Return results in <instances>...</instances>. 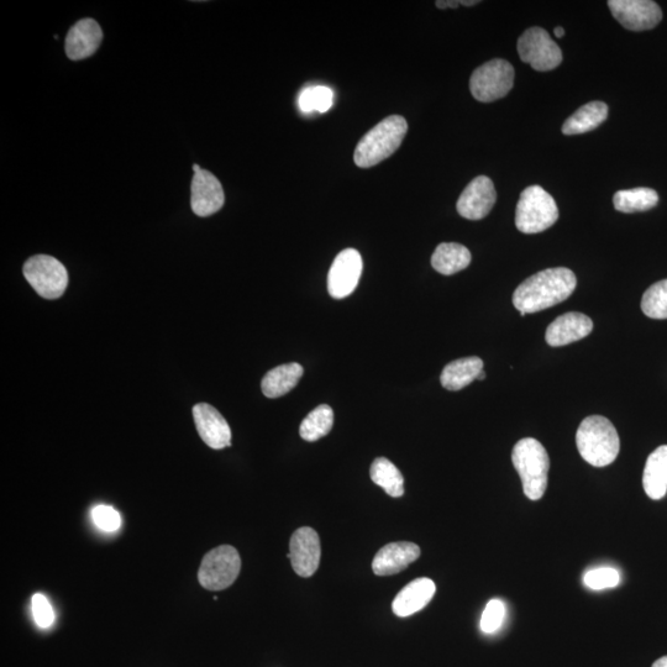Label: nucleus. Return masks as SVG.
I'll return each mask as SVG.
<instances>
[{"instance_id":"f257e3e1","label":"nucleus","mask_w":667,"mask_h":667,"mask_svg":"<svg viewBox=\"0 0 667 667\" xmlns=\"http://www.w3.org/2000/svg\"><path fill=\"white\" fill-rule=\"evenodd\" d=\"M575 273L565 267H556L535 273L517 287L513 304L519 312L533 314L556 306L574 293Z\"/></svg>"},{"instance_id":"f03ea898","label":"nucleus","mask_w":667,"mask_h":667,"mask_svg":"<svg viewBox=\"0 0 667 667\" xmlns=\"http://www.w3.org/2000/svg\"><path fill=\"white\" fill-rule=\"evenodd\" d=\"M576 445L582 459L588 464L605 467L617 459L621 440L612 422L602 416H591L580 424Z\"/></svg>"},{"instance_id":"7ed1b4c3","label":"nucleus","mask_w":667,"mask_h":667,"mask_svg":"<svg viewBox=\"0 0 667 667\" xmlns=\"http://www.w3.org/2000/svg\"><path fill=\"white\" fill-rule=\"evenodd\" d=\"M407 131V120L401 115H391L382 120L357 144L354 155L356 166L370 168L387 160L402 145Z\"/></svg>"},{"instance_id":"20e7f679","label":"nucleus","mask_w":667,"mask_h":667,"mask_svg":"<svg viewBox=\"0 0 667 667\" xmlns=\"http://www.w3.org/2000/svg\"><path fill=\"white\" fill-rule=\"evenodd\" d=\"M514 467L521 476L525 496L532 501H539L548 487L550 459L538 440L525 438L519 440L512 451Z\"/></svg>"},{"instance_id":"39448f33","label":"nucleus","mask_w":667,"mask_h":667,"mask_svg":"<svg viewBox=\"0 0 667 667\" xmlns=\"http://www.w3.org/2000/svg\"><path fill=\"white\" fill-rule=\"evenodd\" d=\"M559 219L554 198L540 186L525 188L517 204L516 225L523 234H538L553 227Z\"/></svg>"},{"instance_id":"423d86ee","label":"nucleus","mask_w":667,"mask_h":667,"mask_svg":"<svg viewBox=\"0 0 667 667\" xmlns=\"http://www.w3.org/2000/svg\"><path fill=\"white\" fill-rule=\"evenodd\" d=\"M241 570L238 550L231 545L218 546L204 556L198 581L209 591H223L234 584Z\"/></svg>"},{"instance_id":"0eeeda50","label":"nucleus","mask_w":667,"mask_h":667,"mask_svg":"<svg viewBox=\"0 0 667 667\" xmlns=\"http://www.w3.org/2000/svg\"><path fill=\"white\" fill-rule=\"evenodd\" d=\"M514 83V68L506 60L486 62L472 73L470 91L476 101L491 103L507 96Z\"/></svg>"},{"instance_id":"6e6552de","label":"nucleus","mask_w":667,"mask_h":667,"mask_svg":"<svg viewBox=\"0 0 667 667\" xmlns=\"http://www.w3.org/2000/svg\"><path fill=\"white\" fill-rule=\"evenodd\" d=\"M23 271L26 280L42 298L57 299L66 291L68 273L55 257L33 256L25 262Z\"/></svg>"},{"instance_id":"1a4fd4ad","label":"nucleus","mask_w":667,"mask_h":667,"mask_svg":"<svg viewBox=\"0 0 667 667\" xmlns=\"http://www.w3.org/2000/svg\"><path fill=\"white\" fill-rule=\"evenodd\" d=\"M519 57L529 63L535 71L554 70L563 62V52L551 39L548 31L542 28H530L518 40Z\"/></svg>"},{"instance_id":"9d476101","label":"nucleus","mask_w":667,"mask_h":667,"mask_svg":"<svg viewBox=\"0 0 667 667\" xmlns=\"http://www.w3.org/2000/svg\"><path fill=\"white\" fill-rule=\"evenodd\" d=\"M608 7L618 23L632 31L654 29L663 20V10L651 0H609Z\"/></svg>"},{"instance_id":"9b49d317","label":"nucleus","mask_w":667,"mask_h":667,"mask_svg":"<svg viewBox=\"0 0 667 667\" xmlns=\"http://www.w3.org/2000/svg\"><path fill=\"white\" fill-rule=\"evenodd\" d=\"M364 270L360 252L346 249L335 257L328 275V291L335 299H343L354 293Z\"/></svg>"},{"instance_id":"f8f14e48","label":"nucleus","mask_w":667,"mask_h":667,"mask_svg":"<svg viewBox=\"0 0 667 667\" xmlns=\"http://www.w3.org/2000/svg\"><path fill=\"white\" fill-rule=\"evenodd\" d=\"M320 556L322 546L314 529L304 527L293 533L287 558L291 560L293 570L298 576L304 579L313 576L318 570Z\"/></svg>"},{"instance_id":"ddd939ff","label":"nucleus","mask_w":667,"mask_h":667,"mask_svg":"<svg viewBox=\"0 0 667 667\" xmlns=\"http://www.w3.org/2000/svg\"><path fill=\"white\" fill-rule=\"evenodd\" d=\"M496 199V188L491 178L479 176L461 193L456 208L462 218L481 220L490 214L495 207Z\"/></svg>"},{"instance_id":"4468645a","label":"nucleus","mask_w":667,"mask_h":667,"mask_svg":"<svg viewBox=\"0 0 667 667\" xmlns=\"http://www.w3.org/2000/svg\"><path fill=\"white\" fill-rule=\"evenodd\" d=\"M225 203L222 183L207 170L194 173L191 187V207L198 217H210Z\"/></svg>"},{"instance_id":"2eb2a0df","label":"nucleus","mask_w":667,"mask_h":667,"mask_svg":"<svg viewBox=\"0 0 667 667\" xmlns=\"http://www.w3.org/2000/svg\"><path fill=\"white\" fill-rule=\"evenodd\" d=\"M194 422L199 437L209 448L222 450L231 445V429L217 409L207 403H199L193 408Z\"/></svg>"},{"instance_id":"dca6fc26","label":"nucleus","mask_w":667,"mask_h":667,"mask_svg":"<svg viewBox=\"0 0 667 667\" xmlns=\"http://www.w3.org/2000/svg\"><path fill=\"white\" fill-rule=\"evenodd\" d=\"M593 330V322L586 314L570 312L556 318L546 329L545 340L559 348L586 338Z\"/></svg>"},{"instance_id":"f3484780","label":"nucleus","mask_w":667,"mask_h":667,"mask_svg":"<svg viewBox=\"0 0 667 667\" xmlns=\"http://www.w3.org/2000/svg\"><path fill=\"white\" fill-rule=\"evenodd\" d=\"M420 548L409 542L390 543L378 551L372 561V571L377 576L397 575L419 559Z\"/></svg>"},{"instance_id":"a211bd4d","label":"nucleus","mask_w":667,"mask_h":667,"mask_svg":"<svg viewBox=\"0 0 667 667\" xmlns=\"http://www.w3.org/2000/svg\"><path fill=\"white\" fill-rule=\"evenodd\" d=\"M103 39L101 26L93 19L73 25L66 39V54L73 61L87 59L98 50Z\"/></svg>"},{"instance_id":"6ab92c4d","label":"nucleus","mask_w":667,"mask_h":667,"mask_svg":"<svg viewBox=\"0 0 667 667\" xmlns=\"http://www.w3.org/2000/svg\"><path fill=\"white\" fill-rule=\"evenodd\" d=\"M437 591L434 581L430 579H417L403 588L392 603V611L397 617L406 618L416 614L433 600Z\"/></svg>"},{"instance_id":"aec40b11","label":"nucleus","mask_w":667,"mask_h":667,"mask_svg":"<svg viewBox=\"0 0 667 667\" xmlns=\"http://www.w3.org/2000/svg\"><path fill=\"white\" fill-rule=\"evenodd\" d=\"M483 371V361L480 357L471 356L455 360L444 367L441 372V386L448 391H460L471 385Z\"/></svg>"},{"instance_id":"412c9836","label":"nucleus","mask_w":667,"mask_h":667,"mask_svg":"<svg viewBox=\"0 0 667 667\" xmlns=\"http://www.w3.org/2000/svg\"><path fill=\"white\" fill-rule=\"evenodd\" d=\"M644 491L651 500L659 501L667 493V445L650 454L643 475Z\"/></svg>"},{"instance_id":"4be33fe9","label":"nucleus","mask_w":667,"mask_h":667,"mask_svg":"<svg viewBox=\"0 0 667 667\" xmlns=\"http://www.w3.org/2000/svg\"><path fill=\"white\" fill-rule=\"evenodd\" d=\"M304 374L303 367L297 362L276 367L262 378V392L267 398H278L287 395L298 385Z\"/></svg>"},{"instance_id":"5701e85b","label":"nucleus","mask_w":667,"mask_h":667,"mask_svg":"<svg viewBox=\"0 0 667 667\" xmlns=\"http://www.w3.org/2000/svg\"><path fill=\"white\" fill-rule=\"evenodd\" d=\"M471 260V252L466 246L456 243H443L434 251L432 266L441 275L451 276L467 269Z\"/></svg>"},{"instance_id":"b1692460","label":"nucleus","mask_w":667,"mask_h":667,"mask_svg":"<svg viewBox=\"0 0 667 667\" xmlns=\"http://www.w3.org/2000/svg\"><path fill=\"white\" fill-rule=\"evenodd\" d=\"M608 118V107L603 102H591L576 110L563 125L565 135H580L598 128Z\"/></svg>"},{"instance_id":"393cba45","label":"nucleus","mask_w":667,"mask_h":667,"mask_svg":"<svg viewBox=\"0 0 667 667\" xmlns=\"http://www.w3.org/2000/svg\"><path fill=\"white\" fill-rule=\"evenodd\" d=\"M658 193L651 188H633L626 189V191H619L614 194L613 204L618 212L622 213H637L647 212L658 206Z\"/></svg>"},{"instance_id":"a878e982","label":"nucleus","mask_w":667,"mask_h":667,"mask_svg":"<svg viewBox=\"0 0 667 667\" xmlns=\"http://www.w3.org/2000/svg\"><path fill=\"white\" fill-rule=\"evenodd\" d=\"M370 476L372 482L383 488L388 496L399 498L404 495V479L395 464L386 458L372 462Z\"/></svg>"},{"instance_id":"bb28decb","label":"nucleus","mask_w":667,"mask_h":667,"mask_svg":"<svg viewBox=\"0 0 667 667\" xmlns=\"http://www.w3.org/2000/svg\"><path fill=\"white\" fill-rule=\"evenodd\" d=\"M334 425V412L328 404H322L308 414L306 419H303L299 434L303 440L314 443L332 432Z\"/></svg>"},{"instance_id":"cd10ccee","label":"nucleus","mask_w":667,"mask_h":667,"mask_svg":"<svg viewBox=\"0 0 667 667\" xmlns=\"http://www.w3.org/2000/svg\"><path fill=\"white\" fill-rule=\"evenodd\" d=\"M334 92L329 87L315 86L304 89L299 96V108L303 113H327L333 107Z\"/></svg>"},{"instance_id":"c85d7f7f","label":"nucleus","mask_w":667,"mask_h":667,"mask_svg":"<svg viewBox=\"0 0 667 667\" xmlns=\"http://www.w3.org/2000/svg\"><path fill=\"white\" fill-rule=\"evenodd\" d=\"M642 311L651 319H667V280L648 288L642 299Z\"/></svg>"},{"instance_id":"c756f323","label":"nucleus","mask_w":667,"mask_h":667,"mask_svg":"<svg viewBox=\"0 0 667 667\" xmlns=\"http://www.w3.org/2000/svg\"><path fill=\"white\" fill-rule=\"evenodd\" d=\"M621 582V575L612 567H601V569L588 571L584 576V584L591 590L601 591L607 588L617 587Z\"/></svg>"},{"instance_id":"7c9ffc66","label":"nucleus","mask_w":667,"mask_h":667,"mask_svg":"<svg viewBox=\"0 0 667 667\" xmlns=\"http://www.w3.org/2000/svg\"><path fill=\"white\" fill-rule=\"evenodd\" d=\"M506 618V605L501 600H492L487 603L481 617L480 627L483 633H496L502 627Z\"/></svg>"},{"instance_id":"2f4dec72","label":"nucleus","mask_w":667,"mask_h":667,"mask_svg":"<svg viewBox=\"0 0 667 667\" xmlns=\"http://www.w3.org/2000/svg\"><path fill=\"white\" fill-rule=\"evenodd\" d=\"M92 517L94 524L104 532H117L122 525V518L113 507L98 506L93 509Z\"/></svg>"},{"instance_id":"473e14b6","label":"nucleus","mask_w":667,"mask_h":667,"mask_svg":"<svg viewBox=\"0 0 667 667\" xmlns=\"http://www.w3.org/2000/svg\"><path fill=\"white\" fill-rule=\"evenodd\" d=\"M33 614L35 623L42 629L50 628L55 622L54 608L41 593H36L33 596Z\"/></svg>"},{"instance_id":"72a5a7b5","label":"nucleus","mask_w":667,"mask_h":667,"mask_svg":"<svg viewBox=\"0 0 667 667\" xmlns=\"http://www.w3.org/2000/svg\"><path fill=\"white\" fill-rule=\"evenodd\" d=\"M479 0H460V2H451V0H438L437 7L439 9H448V8H459L460 5H465V7H474V5L479 4Z\"/></svg>"},{"instance_id":"f704fd0d","label":"nucleus","mask_w":667,"mask_h":667,"mask_svg":"<svg viewBox=\"0 0 667 667\" xmlns=\"http://www.w3.org/2000/svg\"><path fill=\"white\" fill-rule=\"evenodd\" d=\"M653 667H667V656H664V658L656 660Z\"/></svg>"},{"instance_id":"c9c22d12","label":"nucleus","mask_w":667,"mask_h":667,"mask_svg":"<svg viewBox=\"0 0 667 667\" xmlns=\"http://www.w3.org/2000/svg\"><path fill=\"white\" fill-rule=\"evenodd\" d=\"M554 33L556 38L560 39L563 38V36L565 35V30L561 28V26H558V28H555Z\"/></svg>"},{"instance_id":"e433bc0d","label":"nucleus","mask_w":667,"mask_h":667,"mask_svg":"<svg viewBox=\"0 0 667 667\" xmlns=\"http://www.w3.org/2000/svg\"><path fill=\"white\" fill-rule=\"evenodd\" d=\"M485 378H486L485 371H482L479 377H477V380L482 381L485 380Z\"/></svg>"},{"instance_id":"4c0bfd02","label":"nucleus","mask_w":667,"mask_h":667,"mask_svg":"<svg viewBox=\"0 0 667 667\" xmlns=\"http://www.w3.org/2000/svg\"><path fill=\"white\" fill-rule=\"evenodd\" d=\"M193 171H194V173H198L199 171H202V168L199 167V165L196 164V165H193Z\"/></svg>"}]
</instances>
